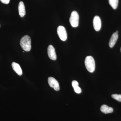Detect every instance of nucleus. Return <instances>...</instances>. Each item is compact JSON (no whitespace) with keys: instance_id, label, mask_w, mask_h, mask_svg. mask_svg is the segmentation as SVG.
<instances>
[{"instance_id":"9d476101","label":"nucleus","mask_w":121,"mask_h":121,"mask_svg":"<svg viewBox=\"0 0 121 121\" xmlns=\"http://www.w3.org/2000/svg\"><path fill=\"white\" fill-rule=\"evenodd\" d=\"M18 10L19 14L21 17H23L26 14V11L24 4L22 1H20L19 3Z\"/></svg>"},{"instance_id":"20e7f679","label":"nucleus","mask_w":121,"mask_h":121,"mask_svg":"<svg viewBox=\"0 0 121 121\" xmlns=\"http://www.w3.org/2000/svg\"><path fill=\"white\" fill-rule=\"evenodd\" d=\"M57 32L59 37L61 40L63 41L66 40L67 38V33L64 27L62 26H59L57 28Z\"/></svg>"},{"instance_id":"0eeeda50","label":"nucleus","mask_w":121,"mask_h":121,"mask_svg":"<svg viewBox=\"0 0 121 121\" xmlns=\"http://www.w3.org/2000/svg\"><path fill=\"white\" fill-rule=\"evenodd\" d=\"M48 54L50 59L56 60V55L55 50L52 45L48 46Z\"/></svg>"},{"instance_id":"f3484780","label":"nucleus","mask_w":121,"mask_h":121,"mask_svg":"<svg viewBox=\"0 0 121 121\" xmlns=\"http://www.w3.org/2000/svg\"></svg>"},{"instance_id":"f03ea898","label":"nucleus","mask_w":121,"mask_h":121,"mask_svg":"<svg viewBox=\"0 0 121 121\" xmlns=\"http://www.w3.org/2000/svg\"><path fill=\"white\" fill-rule=\"evenodd\" d=\"M84 63L86 68L89 72L93 73L95 71V61L92 56H86Z\"/></svg>"},{"instance_id":"dca6fc26","label":"nucleus","mask_w":121,"mask_h":121,"mask_svg":"<svg viewBox=\"0 0 121 121\" xmlns=\"http://www.w3.org/2000/svg\"><path fill=\"white\" fill-rule=\"evenodd\" d=\"M118 31H116V33H118Z\"/></svg>"},{"instance_id":"4468645a","label":"nucleus","mask_w":121,"mask_h":121,"mask_svg":"<svg viewBox=\"0 0 121 121\" xmlns=\"http://www.w3.org/2000/svg\"><path fill=\"white\" fill-rule=\"evenodd\" d=\"M73 87V88L75 92L77 94H79L82 93V90L78 86H76Z\"/></svg>"},{"instance_id":"2eb2a0df","label":"nucleus","mask_w":121,"mask_h":121,"mask_svg":"<svg viewBox=\"0 0 121 121\" xmlns=\"http://www.w3.org/2000/svg\"><path fill=\"white\" fill-rule=\"evenodd\" d=\"M1 2L5 4H8L10 0H0Z\"/></svg>"},{"instance_id":"7ed1b4c3","label":"nucleus","mask_w":121,"mask_h":121,"mask_svg":"<svg viewBox=\"0 0 121 121\" xmlns=\"http://www.w3.org/2000/svg\"><path fill=\"white\" fill-rule=\"evenodd\" d=\"M79 16L76 11H73L71 13L70 17V23L71 26L73 27H76L78 26Z\"/></svg>"},{"instance_id":"f257e3e1","label":"nucleus","mask_w":121,"mask_h":121,"mask_svg":"<svg viewBox=\"0 0 121 121\" xmlns=\"http://www.w3.org/2000/svg\"><path fill=\"white\" fill-rule=\"evenodd\" d=\"M20 44L24 51H30L31 48V39L30 37L27 35L24 36L21 39Z\"/></svg>"},{"instance_id":"f8f14e48","label":"nucleus","mask_w":121,"mask_h":121,"mask_svg":"<svg viewBox=\"0 0 121 121\" xmlns=\"http://www.w3.org/2000/svg\"><path fill=\"white\" fill-rule=\"evenodd\" d=\"M109 4L113 9H116L118 7V0H109Z\"/></svg>"},{"instance_id":"423d86ee","label":"nucleus","mask_w":121,"mask_h":121,"mask_svg":"<svg viewBox=\"0 0 121 121\" xmlns=\"http://www.w3.org/2000/svg\"><path fill=\"white\" fill-rule=\"evenodd\" d=\"M93 26L95 30L97 31H99L101 27V21L100 17L96 16L94 17L93 21Z\"/></svg>"},{"instance_id":"9b49d317","label":"nucleus","mask_w":121,"mask_h":121,"mask_svg":"<svg viewBox=\"0 0 121 121\" xmlns=\"http://www.w3.org/2000/svg\"><path fill=\"white\" fill-rule=\"evenodd\" d=\"M100 110L105 114L110 113L113 111V109L112 107H109L106 105H102L100 108Z\"/></svg>"},{"instance_id":"1a4fd4ad","label":"nucleus","mask_w":121,"mask_h":121,"mask_svg":"<svg viewBox=\"0 0 121 121\" xmlns=\"http://www.w3.org/2000/svg\"><path fill=\"white\" fill-rule=\"evenodd\" d=\"M12 67L14 71L20 76L22 74V71L20 65L17 63L13 62L12 64Z\"/></svg>"},{"instance_id":"ddd939ff","label":"nucleus","mask_w":121,"mask_h":121,"mask_svg":"<svg viewBox=\"0 0 121 121\" xmlns=\"http://www.w3.org/2000/svg\"><path fill=\"white\" fill-rule=\"evenodd\" d=\"M112 97L114 99L118 101L121 102V95L114 94L112 95Z\"/></svg>"},{"instance_id":"39448f33","label":"nucleus","mask_w":121,"mask_h":121,"mask_svg":"<svg viewBox=\"0 0 121 121\" xmlns=\"http://www.w3.org/2000/svg\"><path fill=\"white\" fill-rule=\"evenodd\" d=\"M48 82L50 87H52L56 91L60 90L59 84L58 82L54 78L50 77L48 79Z\"/></svg>"},{"instance_id":"6e6552de","label":"nucleus","mask_w":121,"mask_h":121,"mask_svg":"<svg viewBox=\"0 0 121 121\" xmlns=\"http://www.w3.org/2000/svg\"><path fill=\"white\" fill-rule=\"evenodd\" d=\"M118 37V35L117 33L115 32L113 33L109 42V46L110 47L112 48L114 46L117 40Z\"/></svg>"}]
</instances>
